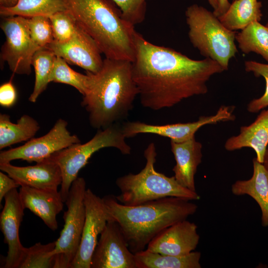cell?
I'll return each mask as SVG.
<instances>
[{"mask_svg":"<svg viewBox=\"0 0 268 268\" xmlns=\"http://www.w3.org/2000/svg\"><path fill=\"white\" fill-rule=\"evenodd\" d=\"M134 43L133 75L140 103L147 109L169 108L205 94L210 77L225 70L213 60L192 59L172 48L150 43L137 31Z\"/></svg>","mask_w":268,"mask_h":268,"instance_id":"1","label":"cell"},{"mask_svg":"<svg viewBox=\"0 0 268 268\" xmlns=\"http://www.w3.org/2000/svg\"><path fill=\"white\" fill-rule=\"evenodd\" d=\"M86 72L90 80L81 105L88 113L90 126L103 129L127 119L138 95L132 63L106 58L97 72Z\"/></svg>","mask_w":268,"mask_h":268,"instance_id":"2","label":"cell"},{"mask_svg":"<svg viewBox=\"0 0 268 268\" xmlns=\"http://www.w3.org/2000/svg\"><path fill=\"white\" fill-rule=\"evenodd\" d=\"M102 199L134 254L146 249L148 243L165 228L193 215L198 207L190 200L173 197L131 206L120 203L113 195Z\"/></svg>","mask_w":268,"mask_h":268,"instance_id":"3","label":"cell"},{"mask_svg":"<svg viewBox=\"0 0 268 268\" xmlns=\"http://www.w3.org/2000/svg\"><path fill=\"white\" fill-rule=\"evenodd\" d=\"M78 25L95 42L106 58L132 62L134 26L125 20L112 0H65Z\"/></svg>","mask_w":268,"mask_h":268,"instance_id":"4","label":"cell"},{"mask_svg":"<svg viewBox=\"0 0 268 268\" xmlns=\"http://www.w3.org/2000/svg\"><path fill=\"white\" fill-rule=\"evenodd\" d=\"M143 155L146 163L139 172L129 173L116 179V184L120 190L116 196L119 202L131 206L170 197L190 201L200 199L196 191L182 186L174 176L168 177L155 170L157 152L154 142L148 145Z\"/></svg>","mask_w":268,"mask_h":268,"instance_id":"5","label":"cell"},{"mask_svg":"<svg viewBox=\"0 0 268 268\" xmlns=\"http://www.w3.org/2000/svg\"><path fill=\"white\" fill-rule=\"evenodd\" d=\"M188 37L201 55L218 63L226 70L238 50L235 43L236 31L229 30L213 12L197 4L185 11Z\"/></svg>","mask_w":268,"mask_h":268,"instance_id":"6","label":"cell"},{"mask_svg":"<svg viewBox=\"0 0 268 268\" xmlns=\"http://www.w3.org/2000/svg\"><path fill=\"white\" fill-rule=\"evenodd\" d=\"M120 123L99 129L94 136L84 143H76L62 149L50 157L59 166L62 175L60 192L65 202L72 182L79 171L96 151L106 147L118 149L123 155H130L132 148L126 141Z\"/></svg>","mask_w":268,"mask_h":268,"instance_id":"7","label":"cell"},{"mask_svg":"<svg viewBox=\"0 0 268 268\" xmlns=\"http://www.w3.org/2000/svg\"><path fill=\"white\" fill-rule=\"evenodd\" d=\"M86 182L77 177L72 183L65 202V224L56 241L54 268H70L79 247L85 219Z\"/></svg>","mask_w":268,"mask_h":268,"instance_id":"8","label":"cell"},{"mask_svg":"<svg viewBox=\"0 0 268 268\" xmlns=\"http://www.w3.org/2000/svg\"><path fill=\"white\" fill-rule=\"evenodd\" d=\"M0 27L5 36L1 47L0 58L7 62L13 73L29 75L32 59L40 48L32 40L27 17L20 16L3 17Z\"/></svg>","mask_w":268,"mask_h":268,"instance_id":"9","label":"cell"},{"mask_svg":"<svg viewBox=\"0 0 268 268\" xmlns=\"http://www.w3.org/2000/svg\"><path fill=\"white\" fill-rule=\"evenodd\" d=\"M67 126L66 120L59 119L46 134L32 138L22 146L1 151L0 163H10L17 159L39 163L62 149L80 143L78 136L71 134Z\"/></svg>","mask_w":268,"mask_h":268,"instance_id":"10","label":"cell"},{"mask_svg":"<svg viewBox=\"0 0 268 268\" xmlns=\"http://www.w3.org/2000/svg\"><path fill=\"white\" fill-rule=\"evenodd\" d=\"M233 111V106H221L214 115L201 116L198 120L192 122L155 125L132 121L124 122L121 125L126 138L133 137L138 134H151L169 138L174 142H180L195 137L196 133L205 125L234 120L235 116Z\"/></svg>","mask_w":268,"mask_h":268,"instance_id":"11","label":"cell"},{"mask_svg":"<svg viewBox=\"0 0 268 268\" xmlns=\"http://www.w3.org/2000/svg\"><path fill=\"white\" fill-rule=\"evenodd\" d=\"M85 219L80 244L70 268H91L98 236L108 221L113 220L102 198L87 189L84 196Z\"/></svg>","mask_w":268,"mask_h":268,"instance_id":"12","label":"cell"},{"mask_svg":"<svg viewBox=\"0 0 268 268\" xmlns=\"http://www.w3.org/2000/svg\"><path fill=\"white\" fill-rule=\"evenodd\" d=\"M91 268H136L134 254L116 221H108L100 234Z\"/></svg>","mask_w":268,"mask_h":268,"instance_id":"13","label":"cell"},{"mask_svg":"<svg viewBox=\"0 0 268 268\" xmlns=\"http://www.w3.org/2000/svg\"><path fill=\"white\" fill-rule=\"evenodd\" d=\"M4 199V205L0 215V227L4 242L8 245V251L2 268H19L26 249L22 245L19 235L25 208L17 188L6 194Z\"/></svg>","mask_w":268,"mask_h":268,"instance_id":"14","label":"cell"},{"mask_svg":"<svg viewBox=\"0 0 268 268\" xmlns=\"http://www.w3.org/2000/svg\"><path fill=\"white\" fill-rule=\"evenodd\" d=\"M46 47L67 63L77 66L86 72L96 73L102 67V53L97 44L78 24L67 42L59 43L53 40Z\"/></svg>","mask_w":268,"mask_h":268,"instance_id":"15","label":"cell"},{"mask_svg":"<svg viewBox=\"0 0 268 268\" xmlns=\"http://www.w3.org/2000/svg\"><path fill=\"white\" fill-rule=\"evenodd\" d=\"M197 225L187 219L165 228L147 245L146 250L163 255L183 256L197 248L200 240Z\"/></svg>","mask_w":268,"mask_h":268,"instance_id":"16","label":"cell"},{"mask_svg":"<svg viewBox=\"0 0 268 268\" xmlns=\"http://www.w3.org/2000/svg\"><path fill=\"white\" fill-rule=\"evenodd\" d=\"M0 169L20 186L58 191L62 182L60 168L51 157L32 166L20 167L10 163H0Z\"/></svg>","mask_w":268,"mask_h":268,"instance_id":"17","label":"cell"},{"mask_svg":"<svg viewBox=\"0 0 268 268\" xmlns=\"http://www.w3.org/2000/svg\"><path fill=\"white\" fill-rule=\"evenodd\" d=\"M19 193L25 209H29L39 217L51 230L58 229L57 216L63 210L64 202L60 191L21 186Z\"/></svg>","mask_w":268,"mask_h":268,"instance_id":"18","label":"cell"},{"mask_svg":"<svg viewBox=\"0 0 268 268\" xmlns=\"http://www.w3.org/2000/svg\"><path fill=\"white\" fill-rule=\"evenodd\" d=\"M170 144L176 161L172 169L174 177L183 187L196 191L195 176L201 162L202 144L195 137L180 142L171 141Z\"/></svg>","mask_w":268,"mask_h":268,"instance_id":"19","label":"cell"},{"mask_svg":"<svg viewBox=\"0 0 268 268\" xmlns=\"http://www.w3.org/2000/svg\"><path fill=\"white\" fill-rule=\"evenodd\" d=\"M268 144V109L262 111L250 125L241 127L239 134L229 137L224 147L230 151L251 148L255 150L258 161L263 163Z\"/></svg>","mask_w":268,"mask_h":268,"instance_id":"20","label":"cell"},{"mask_svg":"<svg viewBox=\"0 0 268 268\" xmlns=\"http://www.w3.org/2000/svg\"><path fill=\"white\" fill-rule=\"evenodd\" d=\"M253 173L247 180H238L231 187L236 196L247 195L259 204L262 212V225L268 226V173L263 163L256 158L253 159Z\"/></svg>","mask_w":268,"mask_h":268,"instance_id":"21","label":"cell"},{"mask_svg":"<svg viewBox=\"0 0 268 268\" xmlns=\"http://www.w3.org/2000/svg\"><path fill=\"white\" fill-rule=\"evenodd\" d=\"M39 129L38 122L28 115H23L16 123H12L8 115L0 114V149L28 141L33 138Z\"/></svg>","mask_w":268,"mask_h":268,"instance_id":"22","label":"cell"},{"mask_svg":"<svg viewBox=\"0 0 268 268\" xmlns=\"http://www.w3.org/2000/svg\"><path fill=\"white\" fill-rule=\"evenodd\" d=\"M201 253L183 256L163 255L146 249L134 254L136 268H201Z\"/></svg>","mask_w":268,"mask_h":268,"instance_id":"23","label":"cell"},{"mask_svg":"<svg viewBox=\"0 0 268 268\" xmlns=\"http://www.w3.org/2000/svg\"><path fill=\"white\" fill-rule=\"evenodd\" d=\"M262 7L258 0H233L228 10L218 19L229 30H242L251 23L261 21Z\"/></svg>","mask_w":268,"mask_h":268,"instance_id":"24","label":"cell"},{"mask_svg":"<svg viewBox=\"0 0 268 268\" xmlns=\"http://www.w3.org/2000/svg\"><path fill=\"white\" fill-rule=\"evenodd\" d=\"M67 10L65 0H19L13 6H0V15L2 17L20 16L30 18L45 16L49 17L57 12Z\"/></svg>","mask_w":268,"mask_h":268,"instance_id":"25","label":"cell"},{"mask_svg":"<svg viewBox=\"0 0 268 268\" xmlns=\"http://www.w3.org/2000/svg\"><path fill=\"white\" fill-rule=\"evenodd\" d=\"M235 40L243 53L254 52L268 63V27L266 25L254 22L237 33Z\"/></svg>","mask_w":268,"mask_h":268,"instance_id":"26","label":"cell"},{"mask_svg":"<svg viewBox=\"0 0 268 268\" xmlns=\"http://www.w3.org/2000/svg\"><path fill=\"white\" fill-rule=\"evenodd\" d=\"M56 57L55 54L47 47L40 48L34 54L32 66L35 70V80L33 92L29 97L31 102L37 101L50 82V76Z\"/></svg>","mask_w":268,"mask_h":268,"instance_id":"27","label":"cell"},{"mask_svg":"<svg viewBox=\"0 0 268 268\" xmlns=\"http://www.w3.org/2000/svg\"><path fill=\"white\" fill-rule=\"evenodd\" d=\"M62 58L57 56L50 76V82L68 84L76 88L82 95L85 93L89 83L88 73L83 74L74 71Z\"/></svg>","mask_w":268,"mask_h":268,"instance_id":"28","label":"cell"},{"mask_svg":"<svg viewBox=\"0 0 268 268\" xmlns=\"http://www.w3.org/2000/svg\"><path fill=\"white\" fill-rule=\"evenodd\" d=\"M56 241L46 244L40 242L26 248L19 268H54Z\"/></svg>","mask_w":268,"mask_h":268,"instance_id":"29","label":"cell"},{"mask_svg":"<svg viewBox=\"0 0 268 268\" xmlns=\"http://www.w3.org/2000/svg\"><path fill=\"white\" fill-rule=\"evenodd\" d=\"M53 32L54 41L63 43L69 40L74 35L77 23L67 10L60 11L49 17Z\"/></svg>","mask_w":268,"mask_h":268,"instance_id":"30","label":"cell"},{"mask_svg":"<svg viewBox=\"0 0 268 268\" xmlns=\"http://www.w3.org/2000/svg\"><path fill=\"white\" fill-rule=\"evenodd\" d=\"M27 24L31 38L39 47H46L54 40L49 17L36 16L27 18Z\"/></svg>","mask_w":268,"mask_h":268,"instance_id":"31","label":"cell"},{"mask_svg":"<svg viewBox=\"0 0 268 268\" xmlns=\"http://www.w3.org/2000/svg\"><path fill=\"white\" fill-rule=\"evenodd\" d=\"M245 69L252 72L256 77H263L266 81V89L263 95L251 100L247 105V110L250 113H257L268 106V64H263L254 61H247L244 64Z\"/></svg>","mask_w":268,"mask_h":268,"instance_id":"32","label":"cell"},{"mask_svg":"<svg viewBox=\"0 0 268 268\" xmlns=\"http://www.w3.org/2000/svg\"><path fill=\"white\" fill-rule=\"evenodd\" d=\"M120 9L123 18L135 26L145 18L148 0H112Z\"/></svg>","mask_w":268,"mask_h":268,"instance_id":"33","label":"cell"},{"mask_svg":"<svg viewBox=\"0 0 268 268\" xmlns=\"http://www.w3.org/2000/svg\"><path fill=\"white\" fill-rule=\"evenodd\" d=\"M17 100V93L11 80L3 83L0 86V104L9 108L13 106Z\"/></svg>","mask_w":268,"mask_h":268,"instance_id":"34","label":"cell"},{"mask_svg":"<svg viewBox=\"0 0 268 268\" xmlns=\"http://www.w3.org/2000/svg\"><path fill=\"white\" fill-rule=\"evenodd\" d=\"M20 186L7 174L0 172V203L4 197L11 190Z\"/></svg>","mask_w":268,"mask_h":268,"instance_id":"35","label":"cell"},{"mask_svg":"<svg viewBox=\"0 0 268 268\" xmlns=\"http://www.w3.org/2000/svg\"><path fill=\"white\" fill-rule=\"evenodd\" d=\"M217 6L213 11V14L218 18L223 15L229 9L231 3L228 0H217Z\"/></svg>","mask_w":268,"mask_h":268,"instance_id":"36","label":"cell"},{"mask_svg":"<svg viewBox=\"0 0 268 268\" xmlns=\"http://www.w3.org/2000/svg\"><path fill=\"white\" fill-rule=\"evenodd\" d=\"M19 0H0V6L9 7L14 6Z\"/></svg>","mask_w":268,"mask_h":268,"instance_id":"37","label":"cell"},{"mask_svg":"<svg viewBox=\"0 0 268 268\" xmlns=\"http://www.w3.org/2000/svg\"><path fill=\"white\" fill-rule=\"evenodd\" d=\"M263 164L268 173V144L265 152Z\"/></svg>","mask_w":268,"mask_h":268,"instance_id":"38","label":"cell"},{"mask_svg":"<svg viewBox=\"0 0 268 268\" xmlns=\"http://www.w3.org/2000/svg\"><path fill=\"white\" fill-rule=\"evenodd\" d=\"M209 4L213 8V10L216 9L217 6V0H207Z\"/></svg>","mask_w":268,"mask_h":268,"instance_id":"39","label":"cell"},{"mask_svg":"<svg viewBox=\"0 0 268 268\" xmlns=\"http://www.w3.org/2000/svg\"><path fill=\"white\" fill-rule=\"evenodd\" d=\"M266 26L268 27V20Z\"/></svg>","mask_w":268,"mask_h":268,"instance_id":"40","label":"cell"}]
</instances>
